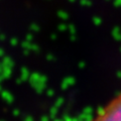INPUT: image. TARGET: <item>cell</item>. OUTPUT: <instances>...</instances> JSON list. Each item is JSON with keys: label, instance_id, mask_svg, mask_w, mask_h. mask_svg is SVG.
Returning <instances> with one entry per match:
<instances>
[{"label": "cell", "instance_id": "obj_1", "mask_svg": "<svg viewBox=\"0 0 121 121\" xmlns=\"http://www.w3.org/2000/svg\"><path fill=\"white\" fill-rule=\"evenodd\" d=\"M93 121H121V94L102 108Z\"/></svg>", "mask_w": 121, "mask_h": 121}]
</instances>
